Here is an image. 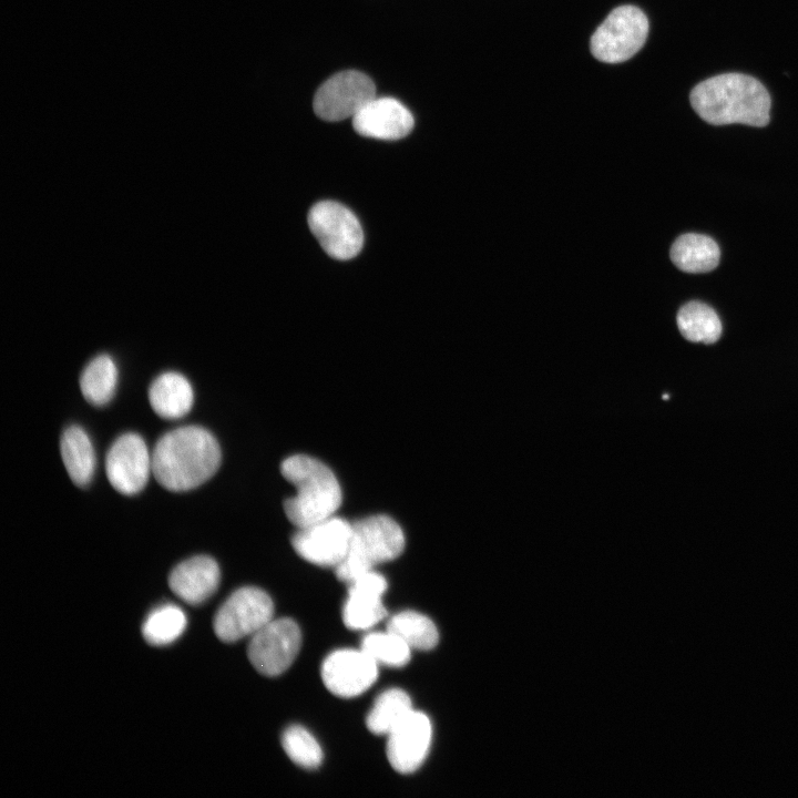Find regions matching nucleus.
Masks as SVG:
<instances>
[{
    "mask_svg": "<svg viewBox=\"0 0 798 798\" xmlns=\"http://www.w3.org/2000/svg\"><path fill=\"white\" fill-rule=\"evenodd\" d=\"M218 441L207 429L183 426L164 433L152 451V474L166 490L184 492L197 488L221 466Z\"/></svg>",
    "mask_w": 798,
    "mask_h": 798,
    "instance_id": "f257e3e1",
    "label": "nucleus"
},
{
    "mask_svg": "<svg viewBox=\"0 0 798 798\" xmlns=\"http://www.w3.org/2000/svg\"><path fill=\"white\" fill-rule=\"evenodd\" d=\"M690 103L700 119L713 125L740 123L765 126L770 119V95L755 78L724 73L698 83Z\"/></svg>",
    "mask_w": 798,
    "mask_h": 798,
    "instance_id": "f03ea898",
    "label": "nucleus"
},
{
    "mask_svg": "<svg viewBox=\"0 0 798 798\" xmlns=\"http://www.w3.org/2000/svg\"><path fill=\"white\" fill-rule=\"evenodd\" d=\"M283 477L296 487L284 510L297 528H305L335 515L341 504V489L334 472L321 461L295 454L280 464Z\"/></svg>",
    "mask_w": 798,
    "mask_h": 798,
    "instance_id": "7ed1b4c3",
    "label": "nucleus"
},
{
    "mask_svg": "<svg viewBox=\"0 0 798 798\" xmlns=\"http://www.w3.org/2000/svg\"><path fill=\"white\" fill-rule=\"evenodd\" d=\"M350 544L344 561L335 567L337 577L349 583L377 564L397 559L405 549V535L399 524L382 514L351 523Z\"/></svg>",
    "mask_w": 798,
    "mask_h": 798,
    "instance_id": "20e7f679",
    "label": "nucleus"
},
{
    "mask_svg": "<svg viewBox=\"0 0 798 798\" xmlns=\"http://www.w3.org/2000/svg\"><path fill=\"white\" fill-rule=\"evenodd\" d=\"M648 34L645 13L634 6H621L611 11L597 27L590 41L595 59L605 63L628 60L644 45Z\"/></svg>",
    "mask_w": 798,
    "mask_h": 798,
    "instance_id": "39448f33",
    "label": "nucleus"
},
{
    "mask_svg": "<svg viewBox=\"0 0 798 798\" xmlns=\"http://www.w3.org/2000/svg\"><path fill=\"white\" fill-rule=\"evenodd\" d=\"M274 604L270 596L254 586L233 592L217 610L213 627L224 643H234L254 635L273 620Z\"/></svg>",
    "mask_w": 798,
    "mask_h": 798,
    "instance_id": "423d86ee",
    "label": "nucleus"
},
{
    "mask_svg": "<svg viewBox=\"0 0 798 798\" xmlns=\"http://www.w3.org/2000/svg\"><path fill=\"white\" fill-rule=\"evenodd\" d=\"M308 226L324 250L332 258L350 259L362 248L364 233L358 218L337 202L316 203L308 213Z\"/></svg>",
    "mask_w": 798,
    "mask_h": 798,
    "instance_id": "0eeeda50",
    "label": "nucleus"
},
{
    "mask_svg": "<svg viewBox=\"0 0 798 798\" xmlns=\"http://www.w3.org/2000/svg\"><path fill=\"white\" fill-rule=\"evenodd\" d=\"M300 645L301 632L294 620L273 618L252 635L247 655L258 673L275 677L290 667L299 653Z\"/></svg>",
    "mask_w": 798,
    "mask_h": 798,
    "instance_id": "6e6552de",
    "label": "nucleus"
},
{
    "mask_svg": "<svg viewBox=\"0 0 798 798\" xmlns=\"http://www.w3.org/2000/svg\"><path fill=\"white\" fill-rule=\"evenodd\" d=\"M376 98L372 80L366 74L349 70L336 73L324 82L314 98V111L325 121L354 117Z\"/></svg>",
    "mask_w": 798,
    "mask_h": 798,
    "instance_id": "1a4fd4ad",
    "label": "nucleus"
},
{
    "mask_svg": "<svg viewBox=\"0 0 798 798\" xmlns=\"http://www.w3.org/2000/svg\"><path fill=\"white\" fill-rule=\"evenodd\" d=\"M105 473L117 492L124 495L141 492L152 473V452L144 439L134 432L117 437L106 453Z\"/></svg>",
    "mask_w": 798,
    "mask_h": 798,
    "instance_id": "9d476101",
    "label": "nucleus"
},
{
    "mask_svg": "<svg viewBox=\"0 0 798 798\" xmlns=\"http://www.w3.org/2000/svg\"><path fill=\"white\" fill-rule=\"evenodd\" d=\"M351 529V523L332 515L298 529L291 538V545L309 563L335 569L347 555Z\"/></svg>",
    "mask_w": 798,
    "mask_h": 798,
    "instance_id": "9b49d317",
    "label": "nucleus"
},
{
    "mask_svg": "<svg viewBox=\"0 0 798 798\" xmlns=\"http://www.w3.org/2000/svg\"><path fill=\"white\" fill-rule=\"evenodd\" d=\"M326 688L341 698H352L369 689L378 677V664L361 648L338 649L321 664Z\"/></svg>",
    "mask_w": 798,
    "mask_h": 798,
    "instance_id": "f8f14e48",
    "label": "nucleus"
},
{
    "mask_svg": "<svg viewBox=\"0 0 798 798\" xmlns=\"http://www.w3.org/2000/svg\"><path fill=\"white\" fill-rule=\"evenodd\" d=\"M387 758L399 774H411L426 760L432 739V726L428 716L412 710L388 735Z\"/></svg>",
    "mask_w": 798,
    "mask_h": 798,
    "instance_id": "ddd939ff",
    "label": "nucleus"
},
{
    "mask_svg": "<svg viewBox=\"0 0 798 798\" xmlns=\"http://www.w3.org/2000/svg\"><path fill=\"white\" fill-rule=\"evenodd\" d=\"M348 584V597L342 608V621L348 628L369 630L387 616L382 595L388 584L380 573L367 571Z\"/></svg>",
    "mask_w": 798,
    "mask_h": 798,
    "instance_id": "4468645a",
    "label": "nucleus"
},
{
    "mask_svg": "<svg viewBox=\"0 0 798 798\" xmlns=\"http://www.w3.org/2000/svg\"><path fill=\"white\" fill-rule=\"evenodd\" d=\"M413 124L410 111L392 98H375L352 117L358 134L387 141L405 137Z\"/></svg>",
    "mask_w": 798,
    "mask_h": 798,
    "instance_id": "2eb2a0df",
    "label": "nucleus"
},
{
    "mask_svg": "<svg viewBox=\"0 0 798 798\" xmlns=\"http://www.w3.org/2000/svg\"><path fill=\"white\" fill-rule=\"evenodd\" d=\"M219 581V566L207 555H196L181 562L168 575L172 592L191 605L207 601L217 590Z\"/></svg>",
    "mask_w": 798,
    "mask_h": 798,
    "instance_id": "dca6fc26",
    "label": "nucleus"
},
{
    "mask_svg": "<svg viewBox=\"0 0 798 798\" xmlns=\"http://www.w3.org/2000/svg\"><path fill=\"white\" fill-rule=\"evenodd\" d=\"M149 401L157 416L170 420L180 419L193 407V387L182 374L167 371L151 383Z\"/></svg>",
    "mask_w": 798,
    "mask_h": 798,
    "instance_id": "f3484780",
    "label": "nucleus"
},
{
    "mask_svg": "<svg viewBox=\"0 0 798 798\" xmlns=\"http://www.w3.org/2000/svg\"><path fill=\"white\" fill-rule=\"evenodd\" d=\"M60 451L71 480L79 487L89 484L95 471L96 457L85 430L79 426L68 427L61 437Z\"/></svg>",
    "mask_w": 798,
    "mask_h": 798,
    "instance_id": "a211bd4d",
    "label": "nucleus"
},
{
    "mask_svg": "<svg viewBox=\"0 0 798 798\" xmlns=\"http://www.w3.org/2000/svg\"><path fill=\"white\" fill-rule=\"evenodd\" d=\"M720 250L709 236L696 233L683 234L671 248L674 265L690 274L707 273L718 266Z\"/></svg>",
    "mask_w": 798,
    "mask_h": 798,
    "instance_id": "6ab92c4d",
    "label": "nucleus"
},
{
    "mask_svg": "<svg viewBox=\"0 0 798 798\" xmlns=\"http://www.w3.org/2000/svg\"><path fill=\"white\" fill-rule=\"evenodd\" d=\"M682 336L692 342L710 345L722 335V323L716 311L705 303L693 300L683 305L676 316Z\"/></svg>",
    "mask_w": 798,
    "mask_h": 798,
    "instance_id": "aec40b11",
    "label": "nucleus"
},
{
    "mask_svg": "<svg viewBox=\"0 0 798 798\" xmlns=\"http://www.w3.org/2000/svg\"><path fill=\"white\" fill-rule=\"evenodd\" d=\"M117 385V368L109 355L94 357L83 369L80 388L88 402L95 407L109 403Z\"/></svg>",
    "mask_w": 798,
    "mask_h": 798,
    "instance_id": "412c9836",
    "label": "nucleus"
},
{
    "mask_svg": "<svg viewBox=\"0 0 798 798\" xmlns=\"http://www.w3.org/2000/svg\"><path fill=\"white\" fill-rule=\"evenodd\" d=\"M412 710L411 699L405 690L387 689L377 697L367 715V728L375 735H388Z\"/></svg>",
    "mask_w": 798,
    "mask_h": 798,
    "instance_id": "4be33fe9",
    "label": "nucleus"
},
{
    "mask_svg": "<svg viewBox=\"0 0 798 798\" xmlns=\"http://www.w3.org/2000/svg\"><path fill=\"white\" fill-rule=\"evenodd\" d=\"M387 630L405 641L411 649L429 651L439 642L434 623L428 616L415 611H403L392 615L387 622Z\"/></svg>",
    "mask_w": 798,
    "mask_h": 798,
    "instance_id": "5701e85b",
    "label": "nucleus"
},
{
    "mask_svg": "<svg viewBox=\"0 0 798 798\" xmlns=\"http://www.w3.org/2000/svg\"><path fill=\"white\" fill-rule=\"evenodd\" d=\"M186 625V616L178 606L164 604L147 615L142 625V635L150 645L165 646L176 641Z\"/></svg>",
    "mask_w": 798,
    "mask_h": 798,
    "instance_id": "b1692460",
    "label": "nucleus"
},
{
    "mask_svg": "<svg viewBox=\"0 0 798 798\" xmlns=\"http://www.w3.org/2000/svg\"><path fill=\"white\" fill-rule=\"evenodd\" d=\"M360 647L378 665L402 667L409 663L411 657L409 645L388 630L367 634L364 636Z\"/></svg>",
    "mask_w": 798,
    "mask_h": 798,
    "instance_id": "393cba45",
    "label": "nucleus"
},
{
    "mask_svg": "<svg viewBox=\"0 0 798 798\" xmlns=\"http://www.w3.org/2000/svg\"><path fill=\"white\" fill-rule=\"evenodd\" d=\"M282 746L289 759L305 769H316L323 761V750L315 737L301 726H290L283 733Z\"/></svg>",
    "mask_w": 798,
    "mask_h": 798,
    "instance_id": "a878e982",
    "label": "nucleus"
}]
</instances>
